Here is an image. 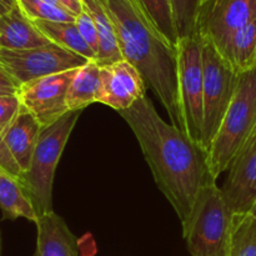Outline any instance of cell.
Instances as JSON below:
<instances>
[{"label":"cell","mask_w":256,"mask_h":256,"mask_svg":"<svg viewBox=\"0 0 256 256\" xmlns=\"http://www.w3.org/2000/svg\"><path fill=\"white\" fill-rule=\"evenodd\" d=\"M119 114L136 136L158 188L182 226L210 178L205 152L182 130L165 122L146 96Z\"/></svg>","instance_id":"1"},{"label":"cell","mask_w":256,"mask_h":256,"mask_svg":"<svg viewBox=\"0 0 256 256\" xmlns=\"http://www.w3.org/2000/svg\"><path fill=\"white\" fill-rule=\"evenodd\" d=\"M114 24L124 60L134 65L182 130L178 102V49L150 22L138 0H102Z\"/></svg>","instance_id":"2"},{"label":"cell","mask_w":256,"mask_h":256,"mask_svg":"<svg viewBox=\"0 0 256 256\" xmlns=\"http://www.w3.org/2000/svg\"><path fill=\"white\" fill-rule=\"evenodd\" d=\"M256 129V69L239 75L236 90L206 154L212 179L229 169Z\"/></svg>","instance_id":"3"},{"label":"cell","mask_w":256,"mask_h":256,"mask_svg":"<svg viewBox=\"0 0 256 256\" xmlns=\"http://www.w3.org/2000/svg\"><path fill=\"white\" fill-rule=\"evenodd\" d=\"M82 112H69L40 132L36 148L26 172L19 178L38 218L52 210L55 169Z\"/></svg>","instance_id":"4"},{"label":"cell","mask_w":256,"mask_h":256,"mask_svg":"<svg viewBox=\"0 0 256 256\" xmlns=\"http://www.w3.org/2000/svg\"><path fill=\"white\" fill-rule=\"evenodd\" d=\"M232 212L216 179L206 180L192 215L182 225V236L192 256H226Z\"/></svg>","instance_id":"5"},{"label":"cell","mask_w":256,"mask_h":256,"mask_svg":"<svg viewBox=\"0 0 256 256\" xmlns=\"http://www.w3.org/2000/svg\"><path fill=\"white\" fill-rule=\"evenodd\" d=\"M178 102L182 132L202 150L204 65L202 39L198 32L180 40L178 46Z\"/></svg>","instance_id":"6"},{"label":"cell","mask_w":256,"mask_h":256,"mask_svg":"<svg viewBox=\"0 0 256 256\" xmlns=\"http://www.w3.org/2000/svg\"><path fill=\"white\" fill-rule=\"evenodd\" d=\"M204 65V119L202 152L206 154L236 90L239 75L216 48L202 39Z\"/></svg>","instance_id":"7"},{"label":"cell","mask_w":256,"mask_h":256,"mask_svg":"<svg viewBox=\"0 0 256 256\" xmlns=\"http://www.w3.org/2000/svg\"><path fill=\"white\" fill-rule=\"evenodd\" d=\"M89 62L55 44L25 50L0 49V65L22 85L48 75L82 68Z\"/></svg>","instance_id":"8"},{"label":"cell","mask_w":256,"mask_h":256,"mask_svg":"<svg viewBox=\"0 0 256 256\" xmlns=\"http://www.w3.org/2000/svg\"><path fill=\"white\" fill-rule=\"evenodd\" d=\"M256 18V0H204L196 32L219 52L230 38Z\"/></svg>","instance_id":"9"},{"label":"cell","mask_w":256,"mask_h":256,"mask_svg":"<svg viewBox=\"0 0 256 256\" xmlns=\"http://www.w3.org/2000/svg\"><path fill=\"white\" fill-rule=\"evenodd\" d=\"M76 69L48 75L22 85L18 90L22 108L39 122L49 126L69 112L66 95Z\"/></svg>","instance_id":"10"},{"label":"cell","mask_w":256,"mask_h":256,"mask_svg":"<svg viewBox=\"0 0 256 256\" xmlns=\"http://www.w3.org/2000/svg\"><path fill=\"white\" fill-rule=\"evenodd\" d=\"M220 188L232 214L249 212L256 202V129L229 166Z\"/></svg>","instance_id":"11"},{"label":"cell","mask_w":256,"mask_h":256,"mask_svg":"<svg viewBox=\"0 0 256 256\" xmlns=\"http://www.w3.org/2000/svg\"><path fill=\"white\" fill-rule=\"evenodd\" d=\"M146 82L139 70L126 60L102 66L96 102L119 112L132 108L145 98Z\"/></svg>","instance_id":"12"},{"label":"cell","mask_w":256,"mask_h":256,"mask_svg":"<svg viewBox=\"0 0 256 256\" xmlns=\"http://www.w3.org/2000/svg\"><path fill=\"white\" fill-rule=\"evenodd\" d=\"M36 249L32 256H79L78 238L54 210L38 218Z\"/></svg>","instance_id":"13"},{"label":"cell","mask_w":256,"mask_h":256,"mask_svg":"<svg viewBox=\"0 0 256 256\" xmlns=\"http://www.w3.org/2000/svg\"><path fill=\"white\" fill-rule=\"evenodd\" d=\"M42 129L39 122L22 108L6 129L2 132V139L12 156L19 165L22 174L29 168Z\"/></svg>","instance_id":"14"},{"label":"cell","mask_w":256,"mask_h":256,"mask_svg":"<svg viewBox=\"0 0 256 256\" xmlns=\"http://www.w3.org/2000/svg\"><path fill=\"white\" fill-rule=\"evenodd\" d=\"M49 44L52 42L22 12L19 5L0 16V49L25 50Z\"/></svg>","instance_id":"15"},{"label":"cell","mask_w":256,"mask_h":256,"mask_svg":"<svg viewBox=\"0 0 256 256\" xmlns=\"http://www.w3.org/2000/svg\"><path fill=\"white\" fill-rule=\"evenodd\" d=\"M82 4L96 26L99 38V52L96 55L98 64L100 66H106L124 60L114 24L108 15L102 0H82Z\"/></svg>","instance_id":"16"},{"label":"cell","mask_w":256,"mask_h":256,"mask_svg":"<svg viewBox=\"0 0 256 256\" xmlns=\"http://www.w3.org/2000/svg\"><path fill=\"white\" fill-rule=\"evenodd\" d=\"M0 210L2 218L15 220L19 218L36 222L38 214L20 184L19 179L0 166Z\"/></svg>","instance_id":"17"},{"label":"cell","mask_w":256,"mask_h":256,"mask_svg":"<svg viewBox=\"0 0 256 256\" xmlns=\"http://www.w3.org/2000/svg\"><path fill=\"white\" fill-rule=\"evenodd\" d=\"M102 66L95 60L78 68L70 82L66 95L69 112H82L92 102H96L100 89Z\"/></svg>","instance_id":"18"},{"label":"cell","mask_w":256,"mask_h":256,"mask_svg":"<svg viewBox=\"0 0 256 256\" xmlns=\"http://www.w3.org/2000/svg\"><path fill=\"white\" fill-rule=\"evenodd\" d=\"M220 54L238 74L256 69V18L230 38Z\"/></svg>","instance_id":"19"},{"label":"cell","mask_w":256,"mask_h":256,"mask_svg":"<svg viewBox=\"0 0 256 256\" xmlns=\"http://www.w3.org/2000/svg\"><path fill=\"white\" fill-rule=\"evenodd\" d=\"M32 22L52 44L82 55L89 62L92 60L96 62V55L84 42L75 22H44V20H35Z\"/></svg>","instance_id":"20"},{"label":"cell","mask_w":256,"mask_h":256,"mask_svg":"<svg viewBox=\"0 0 256 256\" xmlns=\"http://www.w3.org/2000/svg\"><path fill=\"white\" fill-rule=\"evenodd\" d=\"M226 256H256V218L232 214Z\"/></svg>","instance_id":"21"},{"label":"cell","mask_w":256,"mask_h":256,"mask_svg":"<svg viewBox=\"0 0 256 256\" xmlns=\"http://www.w3.org/2000/svg\"><path fill=\"white\" fill-rule=\"evenodd\" d=\"M138 2L160 35L174 49H178L180 40L175 28L170 0H138Z\"/></svg>","instance_id":"22"},{"label":"cell","mask_w":256,"mask_h":256,"mask_svg":"<svg viewBox=\"0 0 256 256\" xmlns=\"http://www.w3.org/2000/svg\"><path fill=\"white\" fill-rule=\"evenodd\" d=\"M179 40L196 34L198 19L204 0H170Z\"/></svg>","instance_id":"23"},{"label":"cell","mask_w":256,"mask_h":256,"mask_svg":"<svg viewBox=\"0 0 256 256\" xmlns=\"http://www.w3.org/2000/svg\"><path fill=\"white\" fill-rule=\"evenodd\" d=\"M22 12L32 22L44 20V22H75L76 15L62 6L52 5L42 0H16Z\"/></svg>","instance_id":"24"},{"label":"cell","mask_w":256,"mask_h":256,"mask_svg":"<svg viewBox=\"0 0 256 256\" xmlns=\"http://www.w3.org/2000/svg\"><path fill=\"white\" fill-rule=\"evenodd\" d=\"M75 24H76L80 35L84 39V42L89 45L90 49L95 52V55H98V52H99V38H98L95 22L92 20V18L90 16L89 12L85 9L82 10L78 15L76 19H75Z\"/></svg>","instance_id":"25"},{"label":"cell","mask_w":256,"mask_h":256,"mask_svg":"<svg viewBox=\"0 0 256 256\" xmlns=\"http://www.w3.org/2000/svg\"><path fill=\"white\" fill-rule=\"evenodd\" d=\"M20 110L22 102L18 94L0 96V132L6 129L8 125L14 120Z\"/></svg>","instance_id":"26"},{"label":"cell","mask_w":256,"mask_h":256,"mask_svg":"<svg viewBox=\"0 0 256 256\" xmlns=\"http://www.w3.org/2000/svg\"><path fill=\"white\" fill-rule=\"evenodd\" d=\"M0 166L6 170L8 172H10L12 175H14L18 179L22 175V170H20L19 165L16 164L14 158L10 154L9 149H8L6 144H5L4 139H2V132H0Z\"/></svg>","instance_id":"27"},{"label":"cell","mask_w":256,"mask_h":256,"mask_svg":"<svg viewBox=\"0 0 256 256\" xmlns=\"http://www.w3.org/2000/svg\"><path fill=\"white\" fill-rule=\"evenodd\" d=\"M0 89L14 90V92H18L20 89V85L18 84L16 80L2 65H0Z\"/></svg>","instance_id":"28"},{"label":"cell","mask_w":256,"mask_h":256,"mask_svg":"<svg viewBox=\"0 0 256 256\" xmlns=\"http://www.w3.org/2000/svg\"><path fill=\"white\" fill-rule=\"evenodd\" d=\"M58 2H59V4L62 5L64 9L69 10L70 12H72V14L76 15V16L84 10L82 0H58Z\"/></svg>","instance_id":"29"},{"label":"cell","mask_w":256,"mask_h":256,"mask_svg":"<svg viewBox=\"0 0 256 256\" xmlns=\"http://www.w3.org/2000/svg\"><path fill=\"white\" fill-rule=\"evenodd\" d=\"M18 5L16 0H0V16L12 12Z\"/></svg>","instance_id":"30"},{"label":"cell","mask_w":256,"mask_h":256,"mask_svg":"<svg viewBox=\"0 0 256 256\" xmlns=\"http://www.w3.org/2000/svg\"><path fill=\"white\" fill-rule=\"evenodd\" d=\"M14 94H18V92H14V90L0 89V96H4V95H14Z\"/></svg>","instance_id":"31"},{"label":"cell","mask_w":256,"mask_h":256,"mask_svg":"<svg viewBox=\"0 0 256 256\" xmlns=\"http://www.w3.org/2000/svg\"><path fill=\"white\" fill-rule=\"evenodd\" d=\"M42 2H49V4H52V5H56V6H62V5L59 4V2H58V0H42Z\"/></svg>","instance_id":"32"},{"label":"cell","mask_w":256,"mask_h":256,"mask_svg":"<svg viewBox=\"0 0 256 256\" xmlns=\"http://www.w3.org/2000/svg\"><path fill=\"white\" fill-rule=\"evenodd\" d=\"M250 214L252 215V216H255L256 218V202H254V205H252V209H250Z\"/></svg>","instance_id":"33"},{"label":"cell","mask_w":256,"mask_h":256,"mask_svg":"<svg viewBox=\"0 0 256 256\" xmlns=\"http://www.w3.org/2000/svg\"><path fill=\"white\" fill-rule=\"evenodd\" d=\"M2 234H0V256H2Z\"/></svg>","instance_id":"34"}]
</instances>
